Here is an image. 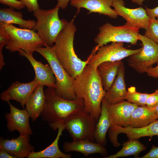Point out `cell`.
Masks as SVG:
<instances>
[{"instance_id":"6da1fadb","label":"cell","mask_w":158,"mask_h":158,"mask_svg":"<svg viewBox=\"0 0 158 158\" xmlns=\"http://www.w3.org/2000/svg\"><path fill=\"white\" fill-rule=\"evenodd\" d=\"M73 86L77 99L84 100V111L98 120L102 101L106 91L102 86L97 68L87 65L74 78Z\"/></svg>"},{"instance_id":"7a4b0ae2","label":"cell","mask_w":158,"mask_h":158,"mask_svg":"<svg viewBox=\"0 0 158 158\" xmlns=\"http://www.w3.org/2000/svg\"><path fill=\"white\" fill-rule=\"evenodd\" d=\"M77 30L73 20L70 22L58 36L53 46L59 61L71 76L75 78L88 64L90 55L85 61L76 54L74 49V35Z\"/></svg>"},{"instance_id":"3957f363","label":"cell","mask_w":158,"mask_h":158,"mask_svg":"<svg viewBox=\"0 0 158 158\" xmlns=\"http://www.w3.org/2000/svg\"><path fill=\"white\" fill-rule=\"evenodd\" d=\"M44 92L45 105L40 116L49 126L62 123L71 114L84 111L83 99L70 100L63 98L57 95L54 88L47 87Z\"/></svg>"},{"instance_id":"277c9868","label":"cell","mask_w":158,"mask_h":158,"mask_svg":"<svg viewBox=\"0 0 158 158\" xmlns=\"http://www.w3.org/2000/svg\"><path fill=\"white\" fill-rule=\"evenodd\" d=\"M59 8L56 6L49 10L40 8L33 12L37 19L35 30L43 41L44 46H53L58 36L68 23L66 20L59 18Z\"/></svg>"},{"instance_id":"5b68a950","label":"cell","mask_w":158,"mask_h":158,"mask_svg":"<svg viewBox=\"0 0 158 158\" xmlns=\"http://www.w3.org/2000/svg\"><path fill=\"white\" fill-rule=\"evenodd\" d=\"M7 39L5 48L13 52L23 50L33 54L35 50L44 46V43L37 32L30 29L17 28L12 24H0Z\"/></svg>"},{"instance_id":"8992f818","label":"cell","mask_w":158,"mask_h":158,"mask_svg":"<svg viewBox=\"0 0 158 158\" xmlns=\"http://www.w3.org/2000/svg\"><path fill=\"white\" fill-rule=\"evenodd\" d=\"M47 60L54 73L56 79L55 91L63 98L75 100L77 97L73 88L74 78L70 75L57 59L53 46H45L35 50Z\"/></svg>"},{"instance_id":"52a82bcc","label":"cell","mask_w":158,"mask_h":158,"mask_svg":"<svg viewBox=\"0 0 158 158\" xmlns=\"http://www.w3.org/2000/svg\"><path fill=\"white\" fill-rule=\"evenodd\" d=\"M99 32L94 39L97 45L91 53L95 54L101 46L110 42H123L135 45L138 40L139 28L131 26L126 23L122 26H114L107 23L99 28Z\"/></svg>"},{"instance_id":"ba28073f","label":"cell","mask_w":158,"mask_h":158,"mask_svg":"<svg viewBox=\"0 0 158 158\" xmlns=\"http://www.w3.org/2000/svg\"><path fill=\"white\" fill-rule=\"evenodd\" d=\"M97 121L83 111L69 115L63 124L73 141L86 140L95 142L94 133Z\"/></svg>"},{"instance_id":"9c48e42d","label":"cell","mask_w":158,"mask_h":158,"mask_svg":"<svg viewBox=\"0 0 158 158\" xmlns=\"http://www.w3.org/2000/svg\"><path fill=\"white\" fill-rule=\"evenodd\" d=\"M138 39L142 42V49L128 56V63L137 72L142 73L154 64H158V44L140 34Z\"/></svg>"},{"instance_id":"30bf717a","label":"cell","mask_w":158,"mask_h":158,"mask_svg":"<svg viewBox=\"0 0 158 158\" xmlns=\"http://www.w3.org/2000/svg\"><path fill=\"white\" fill-rule=\"evenodd\" d=\"M123 42H114L99 47L96 53L91 54L88 64L97 68L101 63L106 61L121 60L133 54L139 53L142 47L136 49H127L123 47Z\"/></svg>"},{"instance_id":"8fae6325","label":"cell","mask_w":158,"mask_h":158,"mask_svg":"<svg viewBox=\"0 0 158 158\" xmlns=\"http://www.w3.org/2000/svg\"><path fill=\"white\" fill-rule=\"evenodd\" d=\"M112 6L118 15L126 21L128 25L134 27L145 30L148 27L151 18L145 9L142 7L132 9L125 6L123 0H114Z\"/></svg>"},{"instance_id":"7c38bea8","label":"cell","mask_w":158,"mask_h":158,"mask_svg":"<svg viewBox=\"0 0 158 158\" xmlns=\"http://www.w3.org/2000/svg\"><path fill=\"white\" fill-rule=\"evenodd\" d=\"M38 85L34 80L27 83L15 81L1 94L0 99L7 102L10 100L16 101L24 108L30 95Z\"/></svg>"},{"instance_id":"4fadbf2b","label":"cell","mask_w":158,"mask_h":158,"mask_svg":"<svg viewBox=\"0 0 158 158\" xmlns=\"http://www.w3.org/2000/svg\"><path fill=\"white\" fill-rule=\"evenodd\" d=\"M10 111L5 115L7 128L11 132L18 131L20 134L32 135V131L29 122V115L26 109H19L8 102Z\"/></svg>"},{"instance_id":"5bb4252c","label":"cell","mask_w":158,"mask_h":158,"mask_svg":"<svg viewBox=\"0 0 158 158\" xmlns=\"http://www.w3.org/2000/svg\"><path fill=\"white\" fill-rule=\"evenodd\" d=\"M30 135L20 134L16 138L0 140V149H4L16 158L28 157L34 151V147L30 143Z\"/></svg>"},{"instance_id":"9a60e30c","label":"cell","mask_w":158,"mask_h":158,"mask_svg":"<svg viewBox=\"0 0 158 158\" xmlns=\"http://www.w3.org/2000/svg\"><path fill=\"white\" fill-rule=\"evenodd\" d=\"M19 54L25 57L30 62L35 72L34 80L39 85L48 87H55L56 79L53 72L49 64L45 65L36 60L32 54L27 53L23 50L19 51Z\"/></svg>"},{"instance_id":"2e32d148","label":"cell","mask_w":158,"mask_h":158,"mask_svg":"<svg viewBox=\"0 0 158 158\" xmlns=\"http://www.w3.org/2000/svg\"><path fill=\"white\" fill-rule=\"evenodd\" d=\"M114 0H71L70 4L76 8L78 11L80 8L88 10V13H97L108 16L112 18H116L118 14L112 9Z\"/></svg>"},{"instance_id":"e0dca14e","label":"cell","mask_w":158,"mask_h":158,"mask_svg":"<svg viewBox=\"0 0 158 158\" xmlns=\"http://www.w3.org/2000/svg\"><path fill=\"white\" fill-rule=\"evenodd\" d=\"M138 106L124 100L110 106L109 111L111 125L128 126L132 113Z\"/></svg>"},{"instance_id":"ac0fdd59","label":"cell","mask_w":158,"mask_h":158,"mask_svg":"<svg viewBox=\"0 0 158 158\" xmlns=\"http://www.w3.org/2000/svg\"><path fill=\"white\" fill-rule=\"evenodd\" d=\"M125 69L122 62L120 65L117 75L104 98L110 106L125 99L127 90L125 81Z\"/></svg>"},{"instance_id":"d6986e66","label":"cell","mask_w":158,"mask_h":158,"mask_svg":"<svg viewBox=\"0 0 158 158\" xmlns=\"http://www.w3.org/2000/svg\"><path fill=\"white\" fill-rule=\"evenodd\" d=\"M63 148L65 152H78L82 153L85 157L92 154L99 153L106 157L107 154V150L104 146L96 142L86 140L65 142Z\"/></svg>"},{"instance_id":"ffe728a7","label":"cell","mask_w":158,"mask_h":158,"mask_svg":"<svg viewBox=\"0 0 158 158\" xmlns=\"http://www.w3.org/2000/svg\"><path fill=\"white\" fill-rule=\"evenodd\" d=\"M109 107L104 97L102 101L100 116L94 133L95 142L103 146L106 144V134L111 125L109 111Z\"/></svg>"},{"instance_id":"44dd1931","label":"cell","mask_w":158,"mask_h":158,"mask_svg":"<svg viewBox=\"0 0 158 158\" xmlns=\"http://www.w3.org/2000/svg\"><path fill=\"white\" fill-rule=\"evenodd\" d=\"M44 86L38 85L30 95L25 104L26 109L32 121L41 115L45 103Z\"/></svg>"},{"instance_id":"7402d4cb","label":"cell","mask_w":158,"mask_h":158,"mask_svg":"<svg viewBox=\"0 0 158 158\" xmlns=\"http://www.w3.org/2000/svg\"><path fill=\"white\" fill-rule=\"evenodd\" d=\"M36 23L34 20L24 19L22 13L20 11H15L13 8L0 9V24H15L21 28L35 30Z\"/></svg>"},{"instance_id":"603a6c76","label":"cell","mask_w":158,"mask_h":158,"mask_svg":"<svg viewBox=\"0 0 158 158\" xmlns=\"http://www.w3.org/2000/svg\"><path fill=\"white\" fill-rule=\"evenodd\" d=\"M58 132L55 139L53 142L45 149L40 151H33L29 155L28 158H71V155L61 152L59 149L58 142L62 132L64 130L63 123L59 124L57 126Z\"/></svg>"},{"instance_id":"cb8c5ba5","label":"cell","mask_w":158,"mask_h":158,"mask_svg":"<svg viewBox=\"0 0 158 158\" xmlns=\"http://www.w3.org/2000/svg\"><path fill=\"white\" fill-rule=\"evenodd\" d=\"M155 107L138 106L131 116L128 127L140 128L145 126L157 119L154 113Z\"/></svg>"},{"instance_id":"d4e9b609","label":"cell","mask_w":158,"mask_h":158,"mask_svg":"<svg viewBox=\"0 0 158 158\" xmlns=\"http://www.w3.org/2000/svg\"><path fill=\"white\" fill-rule=\"evenodd\" d=\"M121 60L106 61L100 64L97 70L104 90L107 92L111 87L118 73Z\"/></svg>"},{"instance_id":"484cf974","label":"cell","mask_w":158,"mask_h":158,"mask_svg":"<svg viewBox=\"0 0 158 158\" xmlns=\"http://www.w3.org/2000/svg\"><path fill=\"white\" fill-rule=\"evenodd\" d=\"M123 146L122 148L116 153L104 158H117L130 155L137 157L140 152L146 149V147L138 139L129 140L123 143Z\"/></svg>"},{"instance_id":"4316f807","label":"cell","mask_w":158,"mask_h":158,"mask_svg":"<svg viewBox=\"0 0 158 158\" xmlns=\"http://www.w3.org/2000/svg\"><path fill=\"white\" fill-rule=\"evenodd\" d=\"M149 95L137 92L135 87L131 86L128 89L125 99L138 106H145Z\"/></svg>"},{"instance_id":"83f0119b","label":"cell","mask_w":158,"mask_h":158,"mask_svg":"<svg viewBox=\"0 0 158 158\" xmlns=\"http://www.w3.org/2000/svg\"><path fill=\"white\" fill-rule=\"evenodd\" d=\"M144 35L158 44V20L151 18Z\"/></svg>"},{"instance_id":"f1b7e54d","label":"cell","mask_w":158,"mask_h":158,"mask_svg":"<svg viewBox=\"0 0 158 158\" xmlns=\"http://www.w3.org/2000/svg\"><path fill=\"white\" fill-rule=\"evenodd\" d=\"M141 132L143 137L151 138L154 136H158V120L141 128Z\"/></svg>"},{"instance_id":"f546056e","label":"cell","mask_w":158,"mask_h":158,"mask_svg":"<svg viewBox=\"0 0 158 158\" xmlns=\"http://www.w3.org/2000/svg\"><path fill=\"white\" fill-rule=\"evenodd\" d=\"M158 105V89L153 93L149 94L146 102V106L153 108Z\"/></svg>"},{"instance_id":"4dcf8cb0","label":"cell","mask_w":158,"mask_h":158,"mask_svg":"<svg viewBox=\"0 0 158 158\" xmlns=\"http://www.w3.org/2000/svg\"><path fill=\"white\" fill-rule=\"evenodd\" d=\"M0 2L9 7L18 10H20L25 7L19 0H0Z\"/></svg>"},{"instance_id":"1f68e13d","label":"cell","mask_w":158,"mask_h":158,"mask_svg":"<svg viewBox=\"0 0 158 158\" xmlns=\"http://www.w3.org/2000/svg\"><path fill=\"white\" fill-rule=\"evenodd\" d=\"M29 12H34L40 8L37 0H19Z\"/></svg>"},{"instance_id":"d6a6232c","label":"cell","mask_w":158,"mask_h":158,"mask_svg":"<svg viewBox=\"0 0 158 158\" xmlns=\"http://www.w3.org/2000/svg\"><path fill=\"white\" fill-rule=\"evenodd\" d=\"M141 158H158V147L153 145L150 150Z\"/></svg>"},{"instance_id":"836d02e7","label":"cell","mask_w":158,"mask_h":158,"mask_svg":"<svg viewBox=\"0 0 158 158\" xmlns=\"http://www.w3.org/2000/svg\"><path fill=\"white\" fill-rule=\"evenodd\" d=\"M146 73L149 76L154 78H158V64L154 67H150L146 70Z\"/></svg>"},{"instance_id":"e575fe53","label":"cell","mask_w":158,"mask_h":158,"mask_svg":"<svg viewBox=\"0 0 158 158\" xmlns=\"http://www.w3.org/2000/svg\"><path fill=\"white\" fill-rule=\"evenodd\" d=\"M145 9L147 14L150 18H158V6L153 8L146 7Z\"/></svg>"},{"instance_id":"d590c367","label":"cell","mask_w":158,"mask_h":158,"mask_svg":"<svg viewBox=\"0 0 158 158\" xmlns=\"http://www.w3.org/2000/svg\"><path fill=\"white\" fill-rule=\"evenodd\" d=\"M71 1V0H57V3L56 6L61 9H65L67 7L69 2Z\"/></svg>"},{"instance_id":"8d00e7d4","label":"cell","mask_w":158,"mask_h":158,"mask_svg":"<svg viewBox=\"0 0 158 158\" xmlns=\"http://www.w3.org/2000/svg\"><path fill=\"white\" fill-rule=\"evenodd\" d=\"M0 158H16L15 157L9 154L5 150L0 149Z\"/></svg>"},{"instance_id":"74e56055","label":"cell","mask_w":158,"mask_h":158,"mask_svg":"<svg viewBox=\"0 0 158 158\" xmlns=\"http://www.w3.org/2000/svg\"><path fill=\"white\" fill-rule=\"evenodd\" d=\"M132 2L135 3L139 5H142V3L145 0H131Z\"/></svg>"},{"instance_id":"f35d334b","label":"cell","mask_w":158,"mask_h":158,"mask_svg":"<svg viewBox=\"0 0 158 158\" xmlns=\"http://www.w3.org/2000/svg\"><path fill=\"white\" fill-rule=\"evenodd\" d=\"M154 113L158 119V105L155 107Z\"/></svg>"},{"instance_id":"ab89813d","label":"cell","mask_w":158,"mask_h":158,"mask_svg":"<svg viewBox=\"0 0 158 158\" xmlns=\"http://www.w3.org/2000/svg\"><path fill=\"white\" fill-rule=\"evenodd\" d=\"M48 0V1H50V0Z\"/></svg>"}]
</instances>
